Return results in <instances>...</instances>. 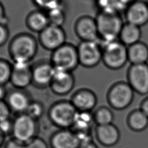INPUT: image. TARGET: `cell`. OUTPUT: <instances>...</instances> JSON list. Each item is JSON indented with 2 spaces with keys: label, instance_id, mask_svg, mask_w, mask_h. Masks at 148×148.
I'll return each mask as SVG.
<instances>
[{
  "label": "cell",
  "instance_id": "6da1fadb",
  "mask_svg": "<svg viewBox=\"0 0 148 148\" xmlns=\"http://www.w3.org/2000/svg\"><path fill=\"white\" fill-rule=\"evenodd\" d=\"M38 41L34 35L21 32L14 35L8 45V53L13 62L30 63L38 52Z\"/></svg>",
  "mask_w": 148,
  "mask_h": 148
},
{
  "label": "cell",
  "instance_id": "7a4b0ae2",
  "mask_svg": "<svg viewBox=\"0 0 148 148\" xmlns=\"http://www.w3.org/2000/svg\"><path fill=\"white\" fill-rule=\"evenodd\" d=\"M101 44L119 39L124 23L121 14L98 12L95 17Z\"/></svg>",
  "mask_w": 148,
  "mask_h": 148
},
{
  "label": "cell",
  "instance_id": "3957f363",
  "mask_svg": "<svg viewBox=\"0 0 148 148\" xmlns=\"http://www.w3.org/2000/svg\"><path fill=\"white\" fill-rule=\"evenodd\" d=\"M77 112L69 99H61L51 105L47 111V117L50 122L58 129L71 128Z\"/></svg>",
  "mask_w": 148,
  "mask_h": 148
},
{
  "label": "cell",
  "instance_id": "277c9868",
  "mask_svg": "<svg viewBox=\"0 0 148 148\" xmlns=\"http://www.w3.org/2000/svg\"><path fill=\"white\" fill-rule=\"evenodd\" d=\"M101 45L102 61L108 68L117 70L123 68L128 61L127 46L119 39Z\"/></svg>",
  "mask_w": 148,
  "mask_h": 148
},
{
  "label": "cell",
  "instance_id": "5b68a950",
  "mask_svg": "<svg viewBox=\"0 0 148 148\" xmlns=\"http://www.w3.org/2000/svg\"><path fill=\"white\" fill-rule=\"evenodd\" d=\"M50 61L56 69L72 72L80 65L77 46L66 42L51 52Z\"/></svg>",
  "mask_w": 148,
  "mask_h": 148
},
{
  "label": "cell",
  "instance_id": "8992f818",
  "mask_svg": "<svg viewBox=\"0 0 148 148\" xmlns=\"http://www.w3.org/2000/svg\"><path fill=\"white\" fill-rule=\"evenodd\" d=\"M13 120V125L11 137L25 144L38 136L39 129L38 120L25 113L17 114Z\"/></svg>",
  "mask_w": 148,
  "mask_h": 148
},
{
  "label": "cell",
  "instance_id": "52a82bcc",
  "mask_svg": "<svg viewBox=\"0 0 148 148\" xmlns=\"http://www.w3.org/2000/svg\"><path fill=\"white\" fill-rule=\"evenodd\" d=\"M134 92L128 82H118L113 84L109 89L107 101L113 109L118 110H123L132 103Z\"/></svg>",
  "mask_w": 148,
  "mask_h": 148
},
{
  "label": "cell",
  "instance_id": "ba28073f",
  "mask_svg": "<svg viewBox=\"0 0 148 148\" xmlns=\"http://www.w3.org/2000/svg\"><path fill=\"white\" fill-rule=\"evenodd\" d=\"M77 50L79 65L84 68H94L102 61V50L99 41H80Z\"/></svg>",
  "mask_w": 148,
  "mask_h": 148
},
{
  "label": "cell",
  "instance_id": "9c48e42d",
  "mask_svg": "<svg viewBox=\"0 0 148 148\" xmlns=\"http://www.w3.org/2000/svg\"><path fill=\"white\" fill-rule=\"evenodd\" d=\"M127 82L134 92L144 95L148 94V64H131L127 70Z\"/></svg>",
  "mask_w": 148,
  "mask_h": 148
},
{
  "label": "cell",
  "instance_id": "30bf717a",
  "mask_svg": "<svg viewBox=\"0 0 148 148\" xmlns=\"http://www.w3.org/2000/svg\"><path fill=\"white\" fill-rule=\"evenodd\" d=\"M66 39V33L62 27L49 24L38 34V41L44 49L52 52L65 43Z\"/></svg>",
  "mask_w": 148,
  "mask_h": 148
},
{
  "label": "cell",
  "instance_id": "8fae6325",
  "mask_svg": "<svg viewBox=\"0 0 148 148\" xmlns=\"http://www.w3.org/2000/svg\"><path fill=\"white\" fill-rule=\"evenodd\" d=\"M54 72V67L51 62L40 60L32 65V85L38 88L49 87Z\"/></svg>",
  "mask_w": 148,
  "mask_h": 148
},
{
  "label": "cell",
  "instance_id": "7c38bea8",
  "mask_svg": "<svg viewBox=\"0 0 148 148\" xmlns=\"http://www.w3.org/2000/svg\"><path fill=\"white\" fill-rule=\"evenodd\" d=\"M73 30L80 41H99L95 18L88 15L79 17L75 21Z\"/></svg>",
  "mask_w": 148,
  "mask_h": 148
},
{
  "label": "cell",
  "instance_id": "4fadbf2b",
  "mask_svg": "<svg viewBox=\"0 0 148 148\" xmlns=\"http://www.w3.org/2000/svg\"><path fill=\"white\" fill-rule=\"evenodd\" d=\"M75 79L72 72L54 68V75L49 88L58 96H65L73 89Z\"/></svg>",
  "mask_w": 148,
  "mask_h": 148
},
{
  "label": "cell",
  "instance_id": "5bb4252c",
  "mask_svg": "<svg viewBox=\"0 0 148 148\" xmlns=\"http://www.w3.org/2000/svg\"><path fill=\"white\" fill-rule=\"evenodd\" d=\"M123 13L125 22L140 27L148 23V5L146 1L135 0L126 7Z\"/></svg>",
  "mask_w": 148,
  "mask_h": 148
},
{
  "label": "cell",
  "instance_id": "9a60e30c",
  "mask_svg": "<svg viewBox=\"0 0 148 148\" xmlns=\"http://www.w3.org/2000/svg\"><path fill=\"white\" fill-rule=\"evenodd\" d=\"M10 83L14 88L25 90L32 85V65L30 63L13 62Z\"/></svg>",
  "mask_w": 148,
  "mask_h": 148
},
{
  "label": "cell",
  "instance_id": "2e32d148",
  "mask_svg": "<svg viewBox=\"0 0 148 148\" xmlns=\"http://www.w3.org/2000/svg\"><path fill=\"white\" fill-rule=\"evenodd\" d=\"M77 111L92 112L97 103L95 93L87 88L76 90L69 99Z\"/></svg>",
  "mask_w": 148,
  "mask_h": 148
},
{
  "label": "cell",
  "instance_id": "e0dca14e",
  "mask_svg": "<svg viewBox=\"0 0 148 148\" xmlns=\"http://www.w3.org/2000/svg\"><path fill=\"white\" fill-rule=\"evenodd\" d=\"M32 101L30 95L25 90L14 88L8 91L5 98L12 112L16 115L25 113Z\"/></svg>",
  "mask_w": 148,
  "mask_h": 148
},
{
  "label": "cell",
  "instance_id": "ac0fdd59",
  "mask_svg": "<svg viewBox=\"0 0 148 148\" xmlns=\"http://www.w3.org/2000/svg\"><path fill=\"white\" fill-rule=\"evenodd\" d=\"M79 145L77 135L70 128L58 129L51 135L49 139L51 148H78Z\"/></svg>",
  "mask_w": 148,
  "mask_h": 148
},
{
  "label": "cell",
  "instance_id": "d6986e66",
  "mask_svg": "<svg viewBox=\"0 0 148 148\" xmlns=\"http://www.w3.org/2000/svg\"><path fill=\"white\" fill-rule=\"evenodd\" d=\"M95 135L99 143L105 147L114 146L118 143L120 138L119 130L113 123L96 125Z\"/></svg>",
  "mask_w": 148,
  "mask_h": 148
},
{
  "label": "cell",
  "instance_id": "ffe728a7",
  "mask_svg": "<svg viewBox=\"0 0 148 148\" xmlns=\"http://www.w3.org/2000/svg\"><path fill=\"white\" fill-rule=\"evenodd\" d=\"M25 23L29 31L37 34H39L50 24L47 12L39 9L30 12L27 15Z\"/></svg>",
  "mask_w": 148,
  "mask_h": 148
},
{
  "label": "cell",
  "instance_id": "44dd1931",
  "mask_svg": "<svg viewBox=\"0 0 148 148\" xmlns=\"http://www.w3.org/2000/svg\"><path fill=\"white\" fill-rule=\"evenodd\" d=\"M128 60L131 64L147 63L148 45L142 41L127 47Z\"/></svg>",
  "mask_w": 148,
  "mask_h": 148
},
{
  "label": "cell",
  "instance_id": "7402d4cb",
  "mask_svg": "<svg viewBox=\"0 0 148 148\" xmlns=\"http://www.w3.org/2000/svg\"><path fill=\"white\" fill-rule=\"evenodd\" d=\"M141 36L140 27L125 21L120 31L119 40L128 47L140 41Z\"/></svg>",
  "mask_w": 148,
  "mask_h": 148
},
{
  "label": "cell",
  "instance_id": "603a6c76",
  "mask_svg": "<svg viewBox=\"0 0 148 148\" xmlns=\"http://www.w3.org/2000/svg\"><path fill=\"white\" fill-rule=\"evenodd\" d=\"M93 123L94 121L92 112L77 111L70 129L75 133L90 132Z\"/></svg>",
  "mask_w": 148,
  "mask_h": 148
},
{
  "label": "cell",
  "instance_id": "cb8c5ba5",
  "mask_svg": "<svg viewBox=\"0 0 148 148\" xmlns=\"http://www.w3.org/2000/svg\"><path fill=\"white\" fill-rule=\"evenodd\" d=\"M127 123L132 131L141 132L148 127V117L140 109H135L128 115Z\"/></svg>",
  "mask_w": 148,
  "mask_h": 148
},
{
  "label": "cell",
  "instance_id": "d4e9b609",
  "mask_svg": "<svg viewBox=\"0 0 148 148\" xmlns=\"http://www.w3.org/2000/svg\"><path fill=\"white\" fill-rule=\"evenodd\" d=\"M98 11L108 13H123L126 6L120 0H95Z\"/></svg>",
  "mask_w": 148,
  "mask_h": 148
},
{
  "label": "cell",
  "instance_id": "484cf974",
  "mask_svg": "<svg viewBox=\"0 0 148 148\" xmlns=\"http://www.w3.org/2000/svg\"><path fill=\"white\" fill-rule=\"evenodd\" d=\"M93 113L94 123L97 125H103L112 123L114 114L112 110L105 106L98 108Z\"/></svg>",
  "mask_w": 148,
  "mask_h": 148
},
{
  "label": "cell",
  "instance_id": "4316f807",
  "mask_svg": "<svg viewBox=\"0 0 148 148\" xmlns=\"http://www.w3.org/2000/svg\"><path fill=\"white\" fill-rule=\"evenodd\" d=\"M46 12L50 24L62 27L66 20V13L62 5Z\"/></svg>",
  "mask_w": 148,
  "mask_h": 148
},
{
  "label": "cell",
  "instance_id": "83f0119b",
  "mask_svg": "<svg viewBox=\"0 0 148 148\" xmlns=\"http://www.w3.org/2000/svg\"><path fill=\"white\" fill-rule=\"evenodd\" d=\"M13 65L7 60L0 58V84L6 86L10 83Z\"/></svg>",
  "mask_w": 148,
  "mask_h": 148
},
{
  "label": "cell",
  "instance_id": "f1b7e54d",
  "mask_svg": "<svg viewBox=\"0 0 148 148\" xmlns=\"http://www.w3.org/2000/svg\"><path fill=\"white\" fill-rule=\"evenodd\" d=\"M45 112V108L43 103L39 101L32 100L25 113L35 120L38 121L43 116Z\"/></svg>",
  "mask_w": 148,
  "mask_h": 148
},
{
  "label": "cell",
  "instance_id": "f546056e",
  "mask_svg": "<svg viewBox=\"0 0 148 148\" xmlns=\"http://www.w3.org/2000/svg\"><path fill=\"white\" fill-rule=\"evenodd\" d=\"M38 9L47 12L62 5V0H31Z\"/></svg>",
  "mask_w": 148,
  "mask_h": 148
},
{
  "label": "cell",
  "instance_id": "4dcf8cb0",
  "mask_svg": "<svg viewBox=\"0 0 148 148\" xmlns=\"http://www.w3.org/2000/svg\"><path fill=\"white\" fill-rule=\"evenodd\" d=\"M25 148H49L47 143L38 136L25 143Z\"/></svg>",
  "mask_w": 148,
  "mask_h": 148
},
{
  "label": "cell",
  "instance_id": "1f68e13d",
  "mask_svg": "<svg viewBox=\"0 0 148 148\" xmlns=\"http://www.w3.org/2000/svg\"><path fill=\"white\" fill-rule=\"evenodd\" d=\"M13 120L10 117L0 122V131L7 137L12 136Z\"/></svg>",
  "mask_w": 148,
  "mask_h": 148
},
{
  "label": "cell",
  "instance_id": "d6a6232c",
  "mask_svg": "<svg viewBox=\"0 0 148 148\" xmlns=\"http://www.w3.org/2000/svg\"><path fill=\"white\" fill-rule=\"evenodd\" d=\"M12 111L5 100L0 101V122L10 117Z\"/></svg>",
  "mask_w": 148,
  "mask_h": 148
},
{
  "label": "cell",
  "instance_id": "836d02e7",
  "mask_svg": "<svg viewBox=\"0 0 148 148\" xmlns=\"http://www.w3.org/2000/svg\"><path fill=\"white\" fill-rule=\"evenodd\" d=\"M9 30L7 24L0 23V47L4 46L9 38Z\"/></svg>",
  "mask_w": 148,
  "mask_h": 148
},
{
  "label": "cell",
  "instance_id": "e575fe53",
  "mask_svg": "<svg viewBox=\"0 0 148 148\" xmlns=\"http://www.w3.org/2000/svg\"><path fill=\"white\" fill-rule=\"evenodd\" d=\"M3 146L4 148H25V144L10 137L6 140Z\"/></svg>",
  "mask_w": 148,
  "mask_h": 148
},
{
  "label": "cell",
  "instance_id": "d590c367",
  "mask_svg": "<svg viewBox=\"0 0 148 148\" xmlns=\"http://www.w3.org/2000/svg\"><path fill=\"white\" fill-rule=\"evenodd\" d=\"M8 17L6 14L5 7L2 3L0 1V23L8 24Z\"/></svg>",
  "mask_w": 148,
  "mask_h": 148
},
{
  "label": "cell",
  "instance_id": "8d00e7d4",
  "mask_svg": "<svg viewBox=\"0 0 148 148\" xmlns=\"http://www.w3.org/2000/svg\"><path fill=\"white\" fill-rule=\"evenodd\" d=\"M78 148H98V147L93 140H91L80 143Z\"/></svg>",
  "mask_w": 148,
  "mask_h": 148
},
{
  "label": "cell",
  "instance_id": "74e56055",
  "mask_svg": "<svg viewBox=\"0 0 148 148\" xmlns=\"http://www.w3.org/2000/svg\"><path fill=\"white\" fill-rule=\"evenodd\" d=\"M140 109L148 117V97L145 98L141 102Z\"/></svg>",
  "mask_w": 148,
  "mask_h": 148
},
{
  "label": "cell",
  "instance_id": "f35d334b",
  "mask_svg": "<svg viewBox=\"0 0 148 148\" xmlns=\"http://www.w3.org/2000/svg\"><path fill=\"white\" fill-rule=\"evenodd\" d=\"M8 94V90H6L5 86L0 84V101L5 100Z\"/></svg>",
  "mask_w": 148,
  "mask_h": 148
},
{
  "label": "cell",
  "instance_id": "ab89813d",
  "mask_svg": "<svg viewBox=\"0 0 148 148\" xmlns=\"http://www.w3.org/2000/svg\"><path fill=\"white\" fill-rule=\"evenodd\" d=\"M6 136L0 131V147L4 145L6 139Z\"/></svg>",
  "mask_w": 148,
  "mask_h": 148
},
{
  "label": "cell",
  "instance_id": "60d3db41",
  "mask_svg": "<svg viewBox=\"0 0 148 148\" xmlns=\"http://www.w3.org/2000/svg\"><path fill=\"white\" fill-rule=\"evenodd\" d=\"M120 1L124 5H125L126 6H127L130 3L135 1V0H120Z\"/></svg>",
  "mask_w": 148,
  "mask_h": 148
},
{
  "label": "cell",
  "instance_id": "b9f144b4",
  "mask_svg": "<svg viewBox=\"0 0 148 148\" xmlns=\"http://www.w3.org/2000/svg\"><path fill=\"white\" fill-rule=\"evenodd\" d=\"M146 2H147V5H148V0H146Z\"/></svg>",
  "mask_w": 148,
  "mask_h": 148
}]
</instances>
